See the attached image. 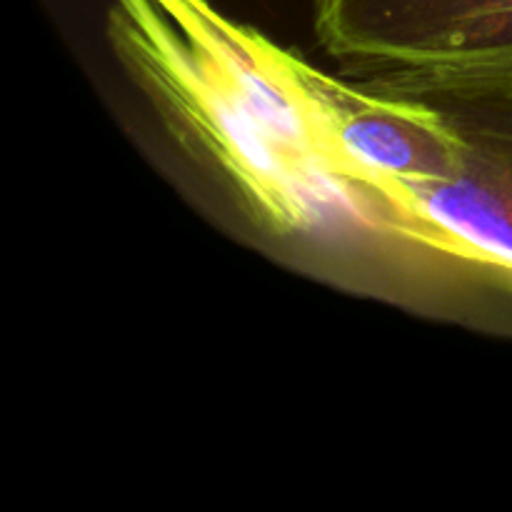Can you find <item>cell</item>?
<instances>
[{
	"label": "cell",
	"mask_w": 512,
	"mask_h": 512,
	"mask_svg": "<svg viewBox=\"0 0 512 512\" xmlns=\"http://www.w3.org/2000/svg\"><path fill=\"white\" fill-rule=\"evenodd\" d=\"M380 225L512 285V133H470L458 173L393 185Z\"/></svg>",
	"instance_id": "obj_4"
},
{
	"label": "cell",
	"mask_w": 512,
	"mask_h": 512,
	"mask_svg": "<svg viewBox=\"0 0 512 512\" xmlns=\"http://www.w3.org/2000/svg\"><path fill=\"white\" fill-rule=\"evenodd\" d=\"M300 73L325 138L373 198L378 225L393 185L428 183L463 168L470 133L435 105L333 78L308 60L300 63Z\"/></svg>",
	"instance_id": "obj_3"
},
{
	"label": "cell",
	"mask_w": 512,
	"mask_h": 512,
	"mask_svg": "<svg viewBox=\"0 0 512 512\" xmlns=\"http://www.w3.org/2000/svg\"><path fill=\"white\" fill-rule=\"evenodd\" d=\"M105 30L125 73L180 150L273 235L375 203L328 143L303 58L210 0H110Z\"/></svg>",
	"instance_id": "obj_1"
},
{
	"label": "cell",
	"mask_w": 512,
	"mask_h": 512,
	"mask_svg": "<svg viewBox=\"0 0 512 512\" xmlns=\"http://www.w3.org/2000/svg\"><path fill=\"white\" fill-rule=\"evenodd\" d=\"M313 30L363 88L512 110V0H313Z\"/></svg>",
	"instance_id": "obj_2"
},
{
	"label": "cell",
	"mask_w": 512,
	"mask_h": 512,
	"mask_svg": "<svg viewBox=\"0 0 512 512\" xmlns=\"http://www.w3.org/2000/svg\"><path fill=\"white\" fill-rule=\"evenodd\" d=\"M510 288H512V285H510Z\"/></svg>",
	"instance_id": "obj_5"
}]
</instances>
